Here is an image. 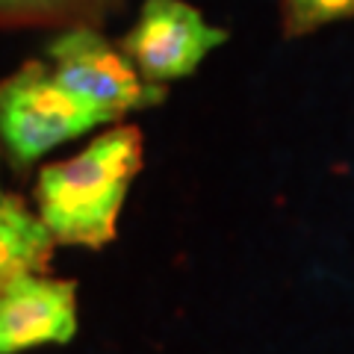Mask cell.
Wrapping results in <instances>:
<instances>
[{"label": "cell", "mask_w": 354, "mask_h": 354, "mask_svg": "<svg viewBox=\"0 0 354 354\" xmlns=\"http://www.w3.org/2000/svg\"><path fill=\"white\" fill-rule=\"evenodd\" d=\"M142 169L136 127L101 133L71 160L44 165L36 198L39 218L62 245L101 248L115 236V221L133 177Z\"/></svg>", "instance_id": "cell-1"}, {"label": "cell", "mask_w": 354, "mask_h": 354, "mask_svg": "<svg viewBox=\"0 0 354 354\" xmlns=\"http://www.w3.org/2000/svg\"><path fill=\"white\" fill-rule=\"evenodd\" d=\"M113 121L57 83L44 62H27L0 83V139L18 165H30L68 139Z\"/></svg>", "instance_id": "cell-2"}, {"label": "cell", "mask_w": 354, "mask_h": 354, "mask_svg": "<svg viewBox=\"0 0 354 354\" xmlns=\"http://www.w3.org/2000/svg\"><path fill=\"white\" fill-rule=\"evenodd\" d=\"M48 59L50 74L65 92L95 106L97 113H106L109 118H118L130 109L153 106L165 97L162 86L145 83L124 53H118L104 36L88 27L59 32L48 44Z\"/></svg>", "instance_id": "cell-3"}, {"label": "cell", "mask_w": 354, "mask_h": 354, "mask_svg": "<svg viewBox=\"0 0 354 354\" xmlns=\"http://www.w3.org/2000/svg\"><path fill=\"white\" fill-rule=\"evenodd\" d=\"M227 32L209 27L204 15L183 0H145L139 21L124 36V57L136 62L145 83L162 86L192 74Z\"/></svg>", "instance_id": "cell-4"}, {"label": "cell", "mask_w": 354, "mask_h": 354, "mask_svg": "<svg viewBox=\"0 0 354 354\" xmlns=\"http://www.w3.org/2000/svg\"><path fill=\"white\" fill-rule=\"evenodd\" d=\"M77 330V286L24 274L0 290V354L68 342Z\"/></svg>", "instance_id": "cell-5"}, {"label": "cell", "mask_w": 354, "mask_h": 354, "mask_svg": "<svg viewBox=\"0 0 354 354\" xmlns=\"http://www.w3.org/2000/svg\"><path fill=\"white\" fill-rule=\"evenodd\" d=\"M50 248L53 236L44 221L15 198H6L0 204V290L15 278L36 274Z\"/></svg>", "instance_id": "cell-6"}, {"label": "cell", "mask_w": 354, "mask_h": 354, "mask_svg": "<svg viewBox=\"0 0 354 354\" xmlns=\"http://www.w3.org/2000/svg\"><path fill=\"white\" fill-rule=\"evenodd\" d=\"M283 6L290 36H304L334 21L354 18V0H283Z\"/></svg>", "instance_id": "cell-7"}, {"label": "cell", "mask_w": 354, "mask_h": 354, "mask_svg": "<svg viewBox=\"0 0 354 354\" xmlns=\"http://www.w3.org/2000/svg\"><path fill=\"white\" fill-rule=\"evenodd\" d=\"M62 3H74V0H0V9H50Z\"/></svg>", "instance_id": "cell-8"}, {"label": "cell", "mask_w": 354, "mask_h": 354, "mask_svg": "<svg viewBox=\"0 0 354 354\" xmlns=\"http://www.w3.org/2000/svg\"><path fill=\"white\" fill-rule=\"evenodd\" d=\"M6 201V195H3V189H0V204H3Z\"/></svg>", "instance_id": "cell-9"}]
</instances>
